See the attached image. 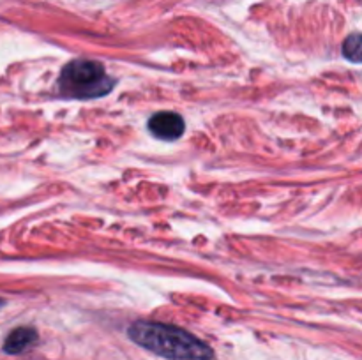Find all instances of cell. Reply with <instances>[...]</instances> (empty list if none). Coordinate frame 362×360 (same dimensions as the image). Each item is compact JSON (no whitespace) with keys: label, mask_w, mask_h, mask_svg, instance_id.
I'll return each mask as SVG.
<instances>
[{"label":"cell","mask_w":362,"mask_h":360,"mask_svg":"<svg viewBox=\"0 0 362 360\" xmlns=\"http://www.w3.org/2000/svg\"><path fill=\"white\" fill-rule=\"evenodd\" d=\"M133 342L168 360H211V346L184 328L158 321H134L127 328Z\"/></svg>","instance_id":"obj_1"},{"label":"cell","mask_w":362,"mask_h":360,"mask_svg":"<svg viewBox=\"0 0 362 360\" xmlns=\"http://www.w3.org/2000/svg\"><path fill=\"white\" fill-rule=\"evenodd\" d=\"M115 80L106 73L101 62L78 59L67 64L59 78L60 94L71 99H94L110 94Z\"/></svg>","instance_id":"obj_2"},{"label":"cell","mask_w":362,"mask_h":360,"mask_svg":"<svg viewBox=\"0 0 362 360\" xmlns=\"http://www.w3.org/2000/svg\"><path fill=\"white\" fill-rule=\"evenodd\" d=\"M148 131L159 140L173 141L182 136L184 131H186V124L179 113L159 112L148 120Z\"/></svg>","instance_id":"obj_3"},{"label":"cell","mask_w":362,"mask_h":360,"mask_svg":"<svg viewBox=\"0 0 362 360\" xmlns=\"http://www.w3.org/2000/svg\"><path fill=\"white\" fill-rule=\"evenodd\" d=\"M39 335H37V330L32 327H18L14 328L13 332H11L9 335L6 337V341H4V353H7V355H20V353L27 352V349H30L32 346L37 342Z\"/></svg>","instance_id":"obj_4"},{"label":"cell","mask_w":362,"mask_h":360,"mask_svg":"<svg viewBox=\"0 0 362 360\" xmlns=\"http://www.w3.org/2000/svg\"><path fill=\"white\" fill-rule=\"evenodd\" d=\"M361 34H357V32L356 34L349 35V37L345 39V42H343V55H345L350 62H361Z\"/></svg>","instance_id":"obj_5"},{"label":"cell","mask_w":362,"mask_h":360,"mask_svg":"<svg viewBox=\"0 0 362 360\" xmlns=\"http://www.w3.org/2000/svg\"><path fill=\"white\" fill-rule=\"evenodd\" d=\"M2 304H4V300H2V299H0V306H2Z\"/></svg>","instance_id":"obj_6"}]
</instances>
